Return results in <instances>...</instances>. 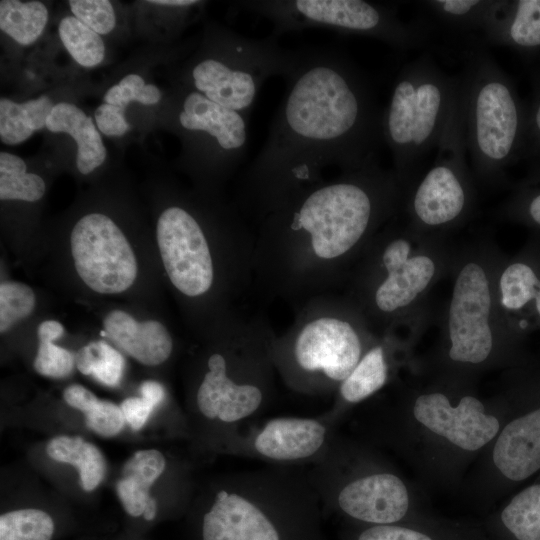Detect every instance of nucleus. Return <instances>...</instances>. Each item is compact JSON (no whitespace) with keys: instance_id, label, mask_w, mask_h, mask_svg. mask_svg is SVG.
Returning a JSON list of instances; mask_svg holds the SVG:
<instances>
[{"instance_id":"nucleus-1","label":"nucleus","mask_w":540,"mask_h":540,"mask_svg":"<svg viewBox=\"0 0 540 540\" xmlns=\"http://www.w3.org/2000/svg\"><path fill=\"white\" fill-rule=\"evenodd\" d=\"M263 146L244 169L234 206L253 229L323 172L378 163L381 111L370 82L343 52L298 50Z\"/></svg>"},{"instance_id":"nucleus-2","label":"nucleus","mask_w":540,"mask_h":540,"mask_svg":"<svg viewBox=\"0 0 540 540\" xmlns=\"http://www.w3.org/2000/svg\"><path fill=\"white\" fill-rule=\"evenodd\" d=\"M402 191L394 171L375 163L295 193L253 228V286L296 306L332 293Z\"/></svg>"},{"instance_id":"nucleus-3","label":"nucleus","mask_w":540,"mask_h":540,"mask_svg":"<svg viewBox=\"0 0 540 540\" xmlns=\"http://www.w3.org/2000/svg\"><path fill=\"white\" fill-rule=\"evenodd\" d=\"M293 323L275 335L277 375L291 391L325 396L337 390L366 348V319L348 299L332 293L297 305Z\"/></svg>"},{"instance_id":"nucleus-4","label":"nucleus","mask_w":540,"mask_h":540,"mask_svg":"<svg viewBox=\"0 0 540 540\" xmlns=\"http://www.w3.org/2000/svg\"><path fill=\"white\" fill-rule=\"evenodd\" d=\"M213 326L218 345L206 357L195 404L203 418L235 426L236 433L238 425L260 415L275 397L276 333L261 313L238 311Z\"/></svg>"},{"instance_id":"nucleus-5","label":"nucleus","mask_w":540,"mask_h":540,"mask_svg":"<svg viewBox=\"0 0 540 540\" xmlns=\"http://www.w3.org/2000/svg\"><path fill=\"white\" fill-rule=\"evenodd\" d=\"M197 212L183 205L164 209L157 246L174 289L187 302L210 304L217 323L238 312L231 301L254 285L255 241L218 248L216 234Z\"/></svg>"},{"instance_id":"nucleus-6","label":"nucleus","mask_w":540,"mask_h":540,"mask_svg":"<svg viewBox=\"0 0 540 540\" xmlns=\"http://www.w3.org/2000/svg\"><path fill=\"white\" fill-rule=\"evenodd\" d=\"M460 75L465 142L473 172L497 181L522 159L526 103L485 44L470 48Z\"/></svg>"},{"instance_id":"nucleus-7","label":"nucleus","mask_w":540,"mask_h":540,"mask_svg":"<svg viewBox=\"0 0 540 540\" xmlns=\"http://www.w3.org/2000/svg\"><path fill=\"white\" fill-rule=\"evenodd\" d=\"M460 87L429 53L405 64L381 111V134L402 188L437 147Z\"/></svg>"},{"instance_id":"nucleus-8","label":"nucleus","mask_w":540,"mask_h":540,"mask_svg":"<svg viewBox=\"0 0 540 540\" xmlns=\"http://www.w3.org/2000/svg\"><path fill=\"white\" fill-rule=\"evenodd\" d=\"M206 44V54L190 68L194 91L247 117L265 81L286 79L298 58V50L283 48L271 33L252 38L217 29Z\"/></svg>"},{"instance_id":"nucleus-9","label":"nucleus","mask_w":540,"mask_h":540,"mask_svg":"<svg viewBox=\"0 0 540 540\" xmlns=\"http://www.w3.org/2000/svg\"><path fill=\"white\" fill-rule=\"evenodd\" d=\"M244 12L267 19L271 34L311 28L379 40L395 49L417 48L426 41V27L405 22L395 7L364 0H254L241 1Z\"/></svg>"},{"instance_id":"nucleus-10","label":"nucleus","mask_w":540,"mask_h":540,"mask_svg":"<svg viewBox=\"0 0 540 540\" xmlns=\"http://www.w3.org/2000/svg\"><path fill=\"white\" fill-rule=\"evenodd\" d=\"M436 150L431 167L412 189L407 202L413 221L433 229L462 220L474 199L466 161L460 88Z\"/></svg>"},{"instance_id":"nucleus-11","label":"nucleus","mask_w":540,"mask_h":540,"mask_svg":"<svg viewBox=\"0 0 540 540\" xmlns=\"http://www.w3.org/2000/svg\"><path fill=\"white\" fill-rule=\"evenodd\" d=\"M377 243L355 282L358 301L352 303L364 317L386 319L413 303L432 281L436 266L427 255H411V243L401 234L386 232Z\"/></svg>"},{"instance_id":"nucleus-12","label":"nucleus","mask_w":540,"mask_h":540,"mask_svg":"<svg viewBox=\"0 0 540 540\" xmlns=\"http://www.w3.org/2000/svg\"><path fill=\"white\" fill-rule=\"evenodd\" d=\"M70 252L77 275L96 293L125 292L138 276V261L130 242L103 213H89L76 222L70 233Z\"/></svg>"},{"instance_id":"nucleus-13","label":"nucleus","mask_w":540,"mask_h":540,"mask_svg":"<svg viewBox=\"0 0 540 540\" xmlns=\"http://www.w3.org/2000/svg\"><path fill=\"white\" fill-rule=\"evenodd\" d=\"M333 419L281 416L245 427L235 434L238 454L257 458L275 466L313 465L328 452L334 441Z\"/></svg>"},{"instance_id":"nucleus-14","label":"nucleus","mask_w":540,"mask_h":540,"mask_svg":"<svg viewBox=\"0 0 540 540\" xmlns=\"http://www.w3.org/2000/svg\"><path fill=\"white\" fill-rule=\"evenodd\" d=\"M280 507L267 490L232 481L215 492L202 519V540H282L272 516Z\"/></svg>"},{"instance_id":"nucleus-15","label":"nucleus","mask_w":540,"mask_h":540,"mask_svg":"<svg viewBox=\"0 0 540 540\" xmlns=\"http://www.w3.org/2000/svg\"><path fill=\"white\" fill-rule=\"evenodd\" d=\"M491 303L483 267L475 262L465 264L455 280L448 312L449 357L453 361L478 364L489 357L493 348Z\"/></svg>"},{"instance_id":"nucleus-16","label":"nucleus","mask_w":540,"mask_h":540,"mask_svg":"<svg viewBox=\"0 0 540 540\" xmlns=\"http://www.w3.org/2000/svg\"><path fill=\"white\" fill-rule=\"evenodd\" d=\"M310 481L320 500H332L343 513L359 521L392 524L401 520L409 507L405 484L389 472H373L340 482Z\"/></svg>"},{"instance_id":"nucleus-17","label":"nucleus","mask_w":540,"mask_h":540,"mask_svg":"<svg viewBox=\"0 0 540 540\" xmlns=\"http://www.w3.org/2000/svg\"><path fill=\"white\" fill-rule=\"evenodd\" d=\"M413 413L431 432L468 451L483 447L500 427L498 419L486 414L482 402L473 396L452 406L442 393L423 394L416 399Z\"/></svg>"},{"instance_id":"nucleus-18","label":"nucleus","mask_w":540,"mask_h":540,"mask_svg":"<svg viewBox=\"0 0 540 540\" xmlns=\"http://www.w3.org/2000/svg\"><path fill=\"white\" fill-rule=\"evenodd\" d=\"M103 327L106 337L119 351L143 365H160L172 354V336L158 320L138 321L128 312L114 309L105 316Z\"/></svg>"},{"instance_id":"nucleus-19","label":"nucleus","mask_w":540,"mask_h":540,"mask_svg":"<svg viewBox=\"0 0 540 540\" xmlns=\"http://www.w3.org/2000/svg\"><path fill=\"white\" fill-rule=\"evenodd\" d=\"M493 461L513 481L527 479L540 469V408L505 426L495 443Z\"/></svg>"},{"instance_id":"nucleus-20","label":"nucleus","mask_w":540,"mask_h":540,"mask_svg":"<svg viewBox=\"0 0 540 540\" xmlns=\"http://www.w3.org/2000/svg\"><path fill=\"white\" fill-rule=\"evenodd\" d=\"M485 44L522 54L540 51V0H501L482 31Z\"/></svg>"},{"instance_id":"nucleus-21","label":"nucleus","mask_w":540,"mask_h":540,"mask_svg":"<svg viewBox=\"0 0 540 540\" xmlns=\"http://www.w3.org/2000/svg\"><path fill=\"white\" fill-rule=\"evenodd\" d=\"M539 261L522 257L509 263L500 275L501 305L509 312L525 316L521 329L540 326Z\"/></svg>"},{"instance_id":"nucleus-22","label":"nucleus","mask_w":540,"mask_h":540,"mask_svg":"<svg viewBox=\"0 0 540 540\" xmlns=\"http://www.w3.org/2000/svg\"><path fill=\"white\" fill-rule=\"evenodd\" d=\"M46 128L54 133H66L74 139L77 144L76 165L80 173L87 175L105 161L106 148L92 117L76 105L67 102L54 105Z\"/></svg>"},{"instance_id":"nucleus-23","label":"nucleus","mask_w":540,"mask_h":540,"mask_svg":"<svg viewBox=\"0 0 540 540\" xmlns=\"http://www.w3.org/2000/svg\"><path fill=\"white\" fill-rule=\"evenodd\" d=\"M166 468L164 455L156 449L136 451L124 464L116 492L125 511L133 516L143 515L151 496L153 483Z\"/></svg>"},{"instance_id":"nucleus-24","label":"nucleus","mask_w":540,"mask_h":540,"mask_svg":"<svg viewBox=\"0 0 540 540\" xmlns=\"http://www.w3.org/2000/svg\"><path fill=\"white\" fill-rule=\"evenodd\" d=\"M47 455L78 469L82 488L93 491L104 479L107 464L104 455L94 444L80 436L59 435L46 445Z\"/></svg>"},{"instance_id":"nucleus-25","label":"nucleus","mask_w":540,"mask_h":540,"mask_svg":"<svg viewBox=\"0 0 540 540\" xmlns=\"http://www.w3.org/2000/svg\"><path fill=\"white\" fill-rule=\"evenodd\" d=\"M53 107L52 101L45 95L23 103L1 98V141L7 145H16L27 140L36 130L46 127Z\"/></svg>"},{"instance_id":"nucleus-26","label":"nucleus","mask_w":540,"mask_h":540,"mask_svg":"<svg viewBox=\"0 0 540 540\" xmlns=\"http://www.w3.org/2000/svg\"><path fill=\"white\" fill-rule=\"evenodd\" d=\"M389 366L383 345L369 347L336 392L345 404H357L375 394L386 384Z\"/></svg>"},{"instance_id":"nucleus-27","label":"nucleus","mask_w":540,"mask_h":540,"mask_svg":"<svg viewBox=\"0 0 540 540\" xmlns=\"http://www.w3.org/2000/svg\"><path fill=\"white\" fill-rule=\"evenodd\" d=\"M501 0H434L423 1L442 23L459 31H483Z\"/></svg>"},{"instance_id":"nucleus-28","label":"nucleus","mask_w":540,"mask_h":540,"mask_svg":"<svg viewBox=\"0 0 540 540\" xmlns=\"http://www.w3.org/2000/svg\"><path fill=\"white\" fill-rule=\"evenodd\" d=\"M48 21V10L40 1L2 0L0 28L21 45L35 42Z\"/></svg>"},{"instance_id":"nucleus-29","label":"nucleus","mask_w":540,"mask_h":540,"mask_svg":"<svg viewBox=\"0 0 540 540\" xmlns=\"http://www.w3.org/2000/svg\"><path fill=\"white\" fill-rule=\"evenodd\" d=\"M64 333L63 325L57 320H45L37 328L38 349L33 362L35 371L49 378L68 377L75 364V355L54 343Z\"/></svg>"},{"instance_id":"nucleus-30","label":"nucleus","mask_w":540,"mask_h":540,"mask_svg":"<svg viewBox=\"0 0 540 540\" xmlns=\"http://www.w3.org/2000/svg\"><path fill=\"white\" fill-rule=\"evenodd\" d=\"M75 364L83 375L92 376L106 386L115 387L122 379L125 360L121 351L103 340H97L78 350Z\"/></svg>"},{"instance_id":"nucleus-31","label":"nucleus","mask_w":540,"mask_h":540,"mask_svg":"<svg viewBox=\"0 0 540 540\" xmlns=\"http://www.w3.org/2000/svg\"><path fill=\"white\" fill-rule=\"evenodd\" d=\"M44 180L28 173L22 158L8 152L0 153V199L35 202L45 193Z\"/></svg>"},{"instance_id":"nucleus-32","label":"nucleus","mask_w":540,"mask_h":540,"mask_svg":"<svg viewBox=\"0 0 540 540\" xmlns=\"http://www.w3.org/2000/svg\"><path fill=\"white\" fill-rule=\"evenodd\" d=\"M501 519L518 540H540V484L514 496L502 511Z\"/></svg>"},{"instance_id":"nucleus-33","label":"nucleus","mask_w":540,"mask_h":540,"mask_svg":"<svg viewBox=\"0 0 540 540\" xmlns=\"http://www.w3.org/2000/svg\"><path fill=\"white\" fill-rule=\"evenodd\" d=\"M58 34L66 50L79 65L92 68L103 61L105 45L101 36L75 16H66L60 20Z\"/></svg>"},{"instance_id":"nucleus-34","label":"nucleus","mask_w":540,"mask_h":540,"mask_svg":"<svg viewBox=\"0 0 540 540\" xmlns=\"http://www.w3.org/2000/svg\"><path fill=\"white\" fill-rule=\"evenodd\" d=\"M54 522L40 509H19L0 516V540H51Z\"/></svg>"},{"instance_id":"nucleus-35","label":"nucleus","mask_w":540,"mask_h":540,"mask_svg":"<svg viewBox=\"0 0 540 540\" xmlns=\"http://www.w3.org/2000/svg\"><path fill=\"white\" fill-rule=\"evenodd\" d=\"M506 211L512 219L540 229V159L532 161L527 176L517 186Z\"/></svg>"},{"instance_id":"nucleus-36","label":"nucleus","mask_w":540,"mask_h":540,"mask_svg":"<svg viewBox=\"0 0 540 540\" xmlns=\"http://www.w3.org/2000/svg\"><path fill=\"white\" fill-rule=\"evenodd\" d=\"M36 306L33 289L19 281L6 280L0 284V332L9 331L32 314Z\"/></svg>"},{"instance_id":"nucleus-37","label":"nucleus","mask_w":540,"mask_h":540,"mask_svg":"<svg viewBox=\"0 0 540 540\" xmlns=\"http://www.w3.org/2000/svg\"><path fill=\"white\" fill-rule=\"evenodd\" d=\"M161 92L153 84H146L137 74H128L118 84L110 87L104 95V103L125 109L132 101L153 105L160 101Z\"/></svg>"},{"instance_id":"nucleus-38","label":"nucleus","mask_w":540,"mask_h":540,"mask_svg":"<svg viewBox=\"0 0 540 540\" xmlns=\"http://www.w3.org/2000/svg\"><path fill=\"white\" fill-rule=\"evenodd\" d=\"M73 16L99 35L111 32L116 24L114 8L108 0H70Z\"/></svg>"},{"instance_id":"nucleus-39","label":"nucleus","mask_w":540,"mask_h":540,"mask_svg":"<svg viewBox=\"0 0 540 540\" xmlns=\"http://www.w3.org/2000/svg\"><path fill=\"white\" fill-rule=\"evenodd\" d=\"M83 414L86 426L105 438L120 433L126 423L120 405L99 398Z\"/></svg>"},{"instance_id":"nucleus-40","label":"nucleus","mask_w":540,"mask_h":540,"mask_svg":"<svg viewBox=\"0 0 540 540\" xmlns=\"http://www.w3.org/2000/svg\"><path fill=\"white\" fill-rule=\"evenodd\" d=\"M522 159H540V67L531 74V97L526 104L525 140Z\"/></svg>"},{"instance_id":"nucleus-41","label":"nucleus","mask_w":540,"mask_h":540,"mask_svg":"<svg viewBox=\"0 0 540 540\" xmlns=\"http://www.w3.org/2000/svg\"><path fill=\"white\" fill-rule=\"evenodd\" d=\"M124 110L108 103L98 106L94 117L100 132L107 136L124 135L130 129V125L125 119Z\"/></svg>"},{"instance_id":"nucleus-42","label":"nucleus","mask_w":540,"mask_h":540,"mask_svg":"<svg viewBox=\"0 0 540 540\" xmlns=\"http://www.w3.org/2000/svg\"><path fill=\"white\" fill-rule=\"evenodd\" d=\"M357 540H432L419 531L392 524H379L365 529Z\"/></svg>"},{"instance_id":"nucleus-43","label":"nucleus","mask_w":540,"mask_h":540,"mask_svg":"<svg viewBox=\"0 0 540 540\" xmlns=\"http://www.w3.org/2000/svg\"><path fill=\"white\" fill-rule=\"evenodd\" d=\"M120 407L125 422L134 430L138 431L147 423L151 413L156 408L143 397H128L124 399Z\"/></svg>"},{"instance_id":"nucleus-44","label":"nucleus","mask_w":540,"mask_h":540,"mask_svg":"<svg viewBox=\"0 0 540 540\" xmlns=\"http://www.w3.org/2000/svg\"><path fill=\"white\" fill-rule=\"evenodd\" d=\"M63 398L70 407L83 413L97 397L86 387L72 384L65 388Z\"/></svg>"},{"instance_id":"nucleus-45","label":"nucleus","mask_w":540,"mask_h":540,"mask_svg":"<svg viewBox=\"0 0 540 540\" xmlns=\"http://www.w3.org/2000/svg\"><path fill=\"white\" fill-rule=\"evenodd\" d=\"M140 396L148 400L157 407L165 398V389L163 385L154 380H146L141 383Z\"/></svg>"},{"instance_id":"nucleus-46","label":"nucleus","mask_w":540,"mask_h":540,"mask_svg":"<svg viewBox=\"0 0 540 540\" xmlns=\"http://www.w3.org/2000/svg\"><path fill=\"white\" fill-rule=\"evenodd\" d=\"M149 3L168 6V7H182L195 4L196 0H150Z\"/></svg>"},{"instance_id":"nucleus-47","label":"nucleus","mask_w":540,"mask_h":540,"mask_svg":"<svg viewBox=\"0 0 540 540\" xmlns=\"http://www.w3.org/2000/svg\"><path fill=\"white\" fill-rule=\"evenodd\" d=\"M156 513H157V502L155 498L151 497L144 510L143 517L145 520L151 521L156 517Z\"/></svg>"}]
</instances>
